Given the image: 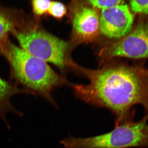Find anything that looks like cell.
Instances as JSON below:
<instances>
[{"label": "cell", "mask_w": 148, "mask_h": 148, "mask_svg": "<svg viewBox=\"0 0 148 148\" xmlns=\"http://www.w3.org/2000/svg\"><path fill=\"white\" fill-rule=\"evenodd\" d=\"M90 83L73 86L76 97L95 107L108 109L115 126L134 119V106L140 105L148 117V69L121 65L96 71Z\"/></svg>", "instance_id": "cell-1"}, {"label": "cell", "mask_w": 148, "mask_h": 148, "mask_svg": "<svg viewBox=\"0 0 148 148\" xmlns=\"http://www.w3.org/2000/svg\"><path fill=\"white\" fill-rule=\"evenodd\" d=\"M10 64L12 76L30 92L42 95L53 106L51 91L61 84L60 77L45 61L31 55L8 40L0 48Z\"/></svg>", "instance_id": "cell-2"}, {"label": "cell", "mask_w": 148, "mask_h": 148, "mask_svg": "<svg viewBox=\"0 0 148 148\" xmlns=\"http://www.w3.org/2000/svg\"><path fill=\"white\" fill-rule=\"evenodd\" d=\"M148 117L129 121L115 126L108 132L86 138L69 137L62 140L65 148L148 147Z\"/></svg>", "instance_id": "cell-3"}, {"label": "cell", "mask_w": 148, "mask_h": 148, "mask_svg": "<svg viewBox=\"0 0 148 148\" xmlns=\"http://www.w3.org/2000/svg\"><path fill=\"white\" fill-rule=\"evenodd\" d=\"M20 47L31 55L59 68L64 66L68 44L32 23L27 22L12 32Z\"/></svg>", "instance_id": "cell-4"}, {"label": "cell", "mask_w": 148, "mask_h": 148, "mask_svg": "<svg viewBox=\"0 0 148 148\" xmlns=\"http://www.w3.org/2000/svg\"><path fill=\"white\" fill-rule=\"evenodd\" d=\"M112 57L148 58V19H142L122 39L110 47Z\"/></svg>", "instance_id": "cell-5"}, {"label": "cell", "mask_w": 148, "mask_h": 148, "mask_svg": "<svg viewBox=\"0 0 148 148\" xmlns=\"http://www.w3.org/2000/svg\"><path fill=\"white\" fill-rule=\"evenodd\" d=\"M134 16L127 5L103 10L100 18L101 34L110 38H124L131 31Z\"/></svg>", "instance_id": "cell-6"}, {"label": "cell", "mask_w": 148, "mask_h": 148, "mask_svg": "<svg viewBox=\"0 0 148 148\" xmlns=\"http://www.w3.org/2000/svg\"><path fill=\"white\" fill-rule=\"evenodd\" d=\"M73 26L76 33L80 36L91 38L97 34L100 30V18L94 10L83 8L75 14Z\"/></svg>", "instance_id": "cell-7"}, {"label": "cell", "mask_w": 148, "mask_h": 148, "mask_svg": "<svg viewBox=\"0 0 148 148\" xmlns=\"http://www.w3.org/2000/svg\"><path fill=\"white\" fill-rule=\"evenodd\" d=\"M27 22L16 11L0 6V48L8 40L10 33Z\"/></svg>", "instance_id": "cell-8"}, {"label": "cell", "mask_w": 148, "mask_h": 148, "mask_svg": "<svg viewBox=\"0 0 148 148\" xmlns=\"http://www.w3.org/2000/svg\"><path fill=\"white\" fill-rule=\"evenodd\" d=\"M25 92L20 90L10 83L6 81L0 77V117L3 118L9 112L19 114V112L14 108L10 99L14 94Z\"/></svg>", "instance_id": "cell-9"}, {"label": "cell", "mask_w": 148, "mask_h": 148, "mask_svg": "<svg viewBox=\"0 0 148 148\" xmlns=\"http://www.w3.org/2000/svg\"><path fill=\"white\" fill-rule=\"evenodd\" d=\"M51 1L48 0H34L32 1V12L34 15L40 17L48 12Z\"/></svg>", "instance_id": "cell-10"}, {"label": "cell", "mask_w": 148, "mask_h": 148, "mask_svg": "<svg viewBox=\"0 0 148 148\" xmlns=\"http://www.w3.org/2000/svg\"><path fill=\"white\" fill-rule=\"evenodd\" d=\"M48 13L54 18H61L66 13V8L62 3L51 1Z\"/></svg>", "instance_id": "cell-11"}, {"label": "cell", "mask_w": 148, "mask_h": 148, "mask_svg": "<svg viewBox=\"0 0 148 148\" xmlns=\"http://www.w3.org/2000/svg\"><path fill=\"white\" fill-rule=\"evenodd\" d=\"M130 5L134 13L148 15V1H131Z\"/></svg>", "instance_id": "cell-12"}, {"label": "cell", "mask_w": 148, "mask_h": 148, "mask_svg": "<svg viewBox=\"0 0 148 148\" xmlns=\"http://www.w3.org/2000/svg\"><path fill=\"white\" fill-rule=\"evenodd\" d=\"M89 2L94 7L104 10L123 4V1L121 0H92Z\"/></svg>", "instance_id": "cell-13"}]
</instances>
